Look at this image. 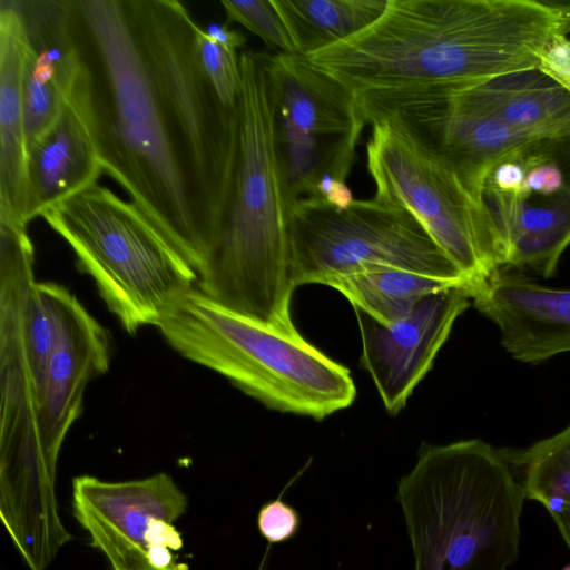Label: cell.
I'll return each mask as SVG.
<instances>
[{"mask_svg":"<svg viewBox=\"0 0 570 570\" xmlns=\"http://www.w3.org/2000/svg\"><path fill=\"white\" fill-rule=\"evenodd\" d=\"M562 570H570V566L564 567Z\"/></svg>","mask_w":570,"mask_h":570,"instance_id":"e575fe53","label":"cell"},{"mask_svg":"<svg viewBox=\"0 0 570 570\" xmlns=\"http://www.w3.org/2000/svg\"><path fill=\"white\" fill-rule=\"evenodd\" d=\"M268 55L239 56L238 138L216 238L197 287L220 305L287 334L294 287L277 171Z\"/></svg>","mask_w":570,"mask_h":570,"instance_id":"3957f363","label":"cell"},{"mask_svg":"<svg viewBox=\"0 0 570 570\" xmlns=\"http://www.w3.org/2000/svg\"><path fill=\"white\" fill-rule=\"evenodd\" d=\"M456 95L540 141L570 138V94L539 68L508 73Z\"/></svg>","mask_w":570,"mask_h":570,"instance_id":"d6986e66","label":"cell"},{"mask_svg":"<svg viewBox=\"0 0 570 570\" xmlns=\"http://www.w3.org/2000/svg\"><path fill=\"white\" fill-rule=\"evenodd\" d=\"M525 498L548 510L570 507V424L528 448L501 450Z\"/></svg>","mask_w":570,"mask_h":570,"instance_id":"603a6c76","label":"cell"},{"mask_svg":"<svg viewBox=\"0 0 570 570\" xmlns=\"http://www.w3.org/2000/svg\"><path fill=\"white\" fill-rule=\"evenodd\" d=\"M517 361L537 364L570 353V288H552L500 269L472 297Z\"/></svg>","mask_w":570,"mask_h":570,"instance_id":"5bb4252c","label":"cell"},{"mask_svg":"<svg viewBox=\"0 0 570 570\" xmlns=\"http://www.w3.org/2000/svg\"><path fill=\"white\" fill-rule=\"evenodd\" d=\"M205 32L212 40L235 52L246 43L244 35L230 29L227 23H209Z\"/></svg>","mask_w":570,"mask_h":570,"instance_id":"4dcf8cb0","label":"cell"},{"mask_svg":"<svg viewBox=\"0 0 570 570\" xmlns=\"http://www.w3.org/2000/svg\"><path fill=\"white\" fill-rule=\"evenodd\" d=\"M76 36L104 175L199 275L217 222L159 97L126 0H76Z\"/></svg>","mask_w":570,"mask_h":570,"instance_id":"7a4b0ae2","label":"cell"},{"mask_svg":"<svg viewBox=\"0 0 570 570\" xmlns=\"http://www.w3.org/2000/svg\"><path fill=\"white\" fill-rule=\"evenodd\" d=\"M530 154L531 153L520 157L509 158L499 163L491 170L485 181L483 191L485 189H490L502 194L524 196L523 185L525 180L528 158Z\"/></svg>","mask_w":570,"mask_h":570,"instance_id":"83f0119b","label":"cell"},{"mask_svg":"<svg viewBox=\"0 0 570 570\" xmlns=\"http://www.w3.org/2000/svg\"><path fill=\"white\" fill-rule=\"evenodd\" d=\"M563 11V20L560 28L561 35H570V4H561L559 3Z\"/></svg>","mask_w":570,"mask_h":570,"instance_id":"d6a6232c","label":"cell"},{"mask_svg":"<svg viewBox=\"0 0 570 570\" xmlns=\"http://www.w3.org/2000/svg\"><path fill=\"white\" fill-rule=\"evenodd\" d=\"M296 52L309 57L373 24L389 0H273Z\"/></svg>","mask_w":570,"mask_h":570,"instance_id":"7402d4cb","label":"cell"},{"mask_svg":"<svg viewBox=\"0 0 570 570\" xmlns=\"http://www.w3.org/2000/svg\"><path fill=\"white\" fill-rule=\"evenodd\" d=\"M129 334L156 326L198 275L130 200L98 183L41 215Z\"/></svg>","mask_w":570,"mask_h":570,"instance_id":"8992f818","label":"cell"},{"mask_svg":"<svg viewBox=\"0 0 570 570\" xmlns=\"http://www.w3.org/2000/svg\"><path fill=\"white\" fill-rule=\"evenodd\" d=\"M525 495L489 443H423L396 484L414 570H507L519 554Z\"/></svg>","mask_w":570,"mask_h":570,"instance_id":"277c9868","label":"cell"},{"mask_svg":"<svg viewBox=\"0 0 570 570\" xmlns=\"http://www.w3.org/2000/svg\"><path fill=\"white\" fill-rule=\"evenodd\" d=\"M285 490L286 488L278 497L262 504L257 512V530L268 547L292 540L301 529L299 512L282 499Z\"/></svg>","mask_w":570,"mask_h":570,"instance_id":"484cf974","label":"cell"},{"mask_svg":"<svg viewBox=\"0 0 570 570\" xmlns=\"http://www.w3.org/2000/svg\"><path fill=\"white\" fill-rule=\"evenodd\" d=\"M22 24L18 0L0 1V220L28 226V144L22 94Z\"/></svg>","mask_w":570,"mask_h":570,"instance_id":"e0dca14e","label":"cell"},{"mask_svg":"<svg viewBox=\"0 0 570 570\" xmlns=\"http://www.w3.org/2000/svg\"><path fill=\"white\" fill-rule=\"evenodd\" d=\"M21 94L28 148L52 124L82 71L76 0H18Z\"/></svg>","mask_w":570,"mask_h":570,"instance_id":"4fadbf2b","label":"cell"},{"mask_svg":"<svg viewBox=\"0 0 570 570\" xmlns=\"http://www.w3.org/2000/svg\"><path fill=\"white\" fill-rule=\"evenodd\" d=\"M360 136H307L274 117V149L286 210L298 199L312 197L323 177L346 180Z\"/></svg>","mask_w":570,"mask_h":570,"instance_id":"ffe728a7","label":"cell"},{"mask_svg":"<svg viewBox=\"0 0 570 570\" xmlns=\"http://www.w3.org/2000/svg\"><path fill=\"white\" fill-rule=\"evenodd\" d=\"M567 185L562 169L544 153V147L529 155L523 195L554 196Z\"/></svg>","mask_w":570,"mask_h":570,"instance_id":"4316f807","label":"cell"},{"mask_svg":"<svg viewBox=\"0 0 570 570\" xmlns=\"http://www.w3.org/2000/svg\"><path fill=\"white\" fill-rule=\"evenodd\" d=\"M110 358L107 330L68 288L60 285L57 333L37 411L41 450L52 470L57 471L66 435L81 414L87 384L108 371Z\"/></svg>","mask_w":570,"mask_h":570,"instance_id":"7c38bea8","label":"cell"},{"mask_svg":"<svg viewBox=\"0 0 570 570\" xmlns=\"http://www.w3.org/2000/svg\"><path fill=\"white\" fill-rule=\"evenodd\" d=\"M71 504L110 570H189L176 553L184 541L174 524L188 498L168 473L120 482L78 475Z\"/></svg>","mask_w":570,"mask_h":570,"instance_id":"30bf717a","label":"cell"},{"mask_svg":"<svg viewBox=\"0 0 570 570\" xmlns=\"http://www.w3.org/2000/svg\"><path fill=\"white\" fill-rule=\"evenodd\" d=\"M227 22H237L278 53H297L289 31L273 0H222Z\"/></svg>","mask_w":570,"mask_h":570,"instance_id":"cb8c5ba5","label":"cell"},{"mask_svg":"<svg viewBox=\"0 0 570 570\" xmlns=\"http://www.w3.org/2000/svg\"><path fill=\"white\" fill-rule=\"evenodd\" d=\"M566 141V146H564V154L570 157V138L563 140Z\"/></svg>","mask_w":570,"mask_h":570,"instance_id":"836d02e7","label":"cell"},{"mask_svg":"<svg viewBox=\"0 0 570 570\" xmlns=\"http://www.w3.org/2000/svg\"><path fill=\"white\" fill-rule=\"evenodd\" d=\"M156 327L185 358L219 373L268 409L323 420L355 400L348 368L299 333L236 313L197 286L169 305Z\"/></svg>","mask_w":570,"mask_h":570,"instance_id":"5b68a950","label":"cell"},{"mask_svg":"<svg viewBox=\"0 0 570 570\" xmlns=\"http://www.w3.org/2000/svg\"><path fill=\"white\" fill-rule=\"evenodd\" d=\"M196 48L200 66L222 104L236 108L240 92L239 57L212 40L196 27Z\"/></svg>","mask_w":570,"mask_h":570,"instance_id":"d4e9b609","label":"cell"},{"mask_svg":"<svg viewBox=\"0 0 570 570\" xmlns=\"http://www.w3.org/2000/svg\"><path fill=\"white\" fill-rule=\"evenodd\" d=\"M312 197L322 198L338 209L347 208L355 200L346 183L332 176H325L317 183Z\"/></svg>","mask_w":570,"mask_h":570,"instance_id":"f546056e","label":"cell"},{"mask_svg":"<svg viewBox=\"0 0 570 570\" xmlns=\"http://www.w3.org/2000/svg\"><path fill=\"white\" fill-rule=\"evenodd\" d=\"M104 175L82 71L52 124L28 148L26 219L95 185Z\"/></svg>","mask_w":570,"mask_h":570,"instance_id":"9a60e30c","label":"cell"},{"mask_svg":"<svg viewBox=\"0 0 570 570\" xmlns=\"http://www.w3.org/2000/svg\"><path fill=\"white\" fill-rule=\"evenodd\" d=\"M366 145L375 198L407 209L469 284L471 299L505 268L508 247L484 199L445 158L393 118L377 120Z\"/></svg>","mask_w":570,"mask_h":570,"instance_id":"52a82bcc","label":"cell"},{"mask_svg":"<svg viewBox=\"0 0 570 570\" xmlns=\"http://www.w3.org/2000/svg\"><path fill=\"white\" fill-rule=\"evenodd\" d=\"M483 196L508 247L505 267H527L552 277L570 245V185L542 205L490 189Z\"/></svg>","mask_w":570,"mask_h":570,"instance_id":"ac0fdd59","label":"cell"},{"mask_svg":"<svg viewBox=\"0 0 570 570\" xmlns=\"http://www.w3.org/2000/svg\"><path fill=\"white\" fill-rule=\"evenodd\" d=\"M293 287L386 265L469 284L421 223L405 208L375 197L338 209L306 197L286 210ZM471 295V294H470Z\"/></svg>","mask_w":570,"mask_h":570,"instance_id":"9c48e42d","label":"cell"},{"mask_svg":"<svg viewBox=\"0 0 570 570\" xmlns=\"http://www.w3.org/2000/svg\"><path fill=\"white\" fill-rule=\"evenodd\" d=\"M159 97L188 150L217 220L233 175L238 111L222 104L197 55L196 27L177 0H126Z\"/></svg>","mask_w":570,"mask_h":570,"instance_id":"ba28073f","label":"cell"},{"mask_svg":"<svg viewBox=\"0 0 570 570\" xmlns=\"http://www.w3.org/2000/svg\"><path fill=\"white\" fill-rule=\"evenodd\" d=\"M562 20L558 3L538 0H389L368 28L307 58L372 124L397 106L538 68Z\"/></svg>","mask_w":570,"mask_h":570,"instance_id":"6da1fadb","label":"cell"},{"mask_svg":"<svg viewBox=\"0 0 570 570\" xmlns=\"http://www.w3.org/2000/svg\"><path fill=\"white\" fill-rule=\"evenodd\" d=\"M274 117L307 136L362 134L367 124L354 94L298 53L268 56Z\"/></svg>","mask_w":570,"mask_h":570,"instance_id":"2e32d148","label":"cell"},{"mask_svg":"<svg viewBox=\"0 0 570 570\" xmlns=\"http://www.w3.org/2000/svg\"><path fill=\"white\" fill-rule=\"evenodd\" d=\"M538 68L570 94V38L554 35L542 51Z\"/></svg>","mask_w":570,"mask_h":570,"instance_id":"f1b7e54d","label":"cell"},{"mask_svg":"<svg viewBox=\"0 0 570 570\" xmlns=\"http://www.w3.org/2000/svg\"><path fill=\"white\" fill-rule=\"evenodd\" d=\"M549 512L554 520L561 537L570 548V507L559 505L550 509Z\"/></svg>","mask_w":570,"mask_h":570,"instance_id":"1f68e13d","label":"cell"},{"mask_svg":"<svg viewBox=\"0 0 570 570\" xmlns=\"http://www.w3.org/2000/svg\"><path fill=\"white\" fill-rule=\"evenodd\" d=\"M323 285L335 288L354 308L363 311L384 325L406 316L430 294L454 286L465 287L456 282L386 265L333 276Z\"/></svg>","mask_w":570,"mask_h":570,"instance_id":"44dd1931","label":"cell"},{"mask_svg":"<svg viewBox=\"0 0 570 570\" xmlns=\"http://www.w3.org/2000/svg\"><path fill=\"white\" fill-rule=\"evenodd\" d=\"M471 301L465 287H449L422 298L406 316L390 325L354 308L362 338L361 364L387 412L396 414L406 405Z\"/></svg>","mask_w":570,"mask_h":570,"instance_id":"8fae6325","label":"cell"}]
</instances>
